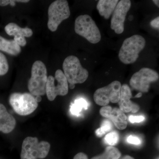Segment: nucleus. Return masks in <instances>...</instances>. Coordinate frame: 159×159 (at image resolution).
Segmentation results:
<instances>
[{
  "label": "nucleus",
  "instance_id": "f257e3e1",
  "mask_svg": "<svg viewBox=\"0 0 159 159\" xmlns=\"http://www.w3.org/2000/svg\"><path fill=\"white\" fill-rule=\"evenodd\" d=\"M146 40L143 36L135 34L127 38L123 42L119 50V57L125 64H131L135 62L139 54L144 49Z\"/></svg>",
  "mask_w": 159,
  "mask_h": 159
},
{
  "label": "nucleus",
  "instance_id": "f03ea898",
  "mask_svg": "<svg viewBox=\"0 0 159 159\" xmlns=\"http://www.w3.org/2000/svg\"><path fill=\"white\" fill-rule=\"evenodd\" d=\"M31 74L28 83L30 93L35 97L45 95L48 79L45 65L41 61H36L32 66Z\"/></svg>",
  "mask_w": 159,
  "mask_h": 159
},
{
  "label": "nucleus",
  "instance_id": "7ed1b4c3",
  "mask_svg": "<svg viewBox=\"0 0 159 159\" xmlns=\"http://www.w3.org/2000/svg\"><path fill=\"white\" fill-rule=\"evenodd\" d=\"M62 68L69 84L83 83L88 78V71L83 67L79 58L74 55L66 57L63 63Z\"/></svg>",
  "mask_w": 159,
  "mask_h": 159
},
{
  "label": "nucleus",
  "instance_id": "20e7f679",
  "mask_svg": "<svg viewBox=\"0 0 159 159\" xmlns=\"http://www.w3.org/2000/svg\"><path fill=\"white\" fill-rule=\"evenodd\" d=\"M51 145L45 141L39 142L35 137H28L23 141L21 159H43L48 156Z\"/></svg>",
  "mask_w": 159,
  "mask_h": 159
},
{
  "label": "nucleus",
  "instance_id": "39448f33",
  "mask_svg": "<svg viewBox=\"0 0 159 159\" xmlns=\"http://www.w3.org/2000/svg\"><path fill=\"white\" fill-rule=\"evenodd\" d=\"M75 31L92 44L101 40V35L99 28L92 17L88 15H80L75 20Z\"/></svg>",
  "mask_w": 159,
  "mask_h": 159
},
{
  "label": "nucleus",
  "instance_id": "423d86ee",
  "mask_svg": "<svg viewBox=\"0 0 159 159\" xmlns=\"http://www.w3.org/2000/svg\"><path fill=\"white\" fill-rule=\"evenodd\" d=\"M48 15V28L51 31L54 32L61 23L70 15L68 2L66 0L54 1L49 6Z\"/></svg>",
  "mask_w": 159,
  "mask_h": 159
},
{
  "label": "nucleus",
  "instance_id": "0eeeda50",
  "mask_svg": "<svg viewBox=\"0 0 159 159\" xmlns=\"http://www.w3.org/2000/svg\"><path fill=\"white\" fill-rule=\"evenodd\" d=\"M9 101L15 111L20 116L30 115L38 106L35 97L29 93H13L10 95Z\"/></svg>",
  "mask_w": 159,
  "mask_h": 159
},
{
  "label": "nucleus",
  "instance_id": "6e6552de",
  "mask_svg": "<svg viewBox=\"0 0 159 159\" xmlns=\"http://www.w3.org/2000/svg\"><path fill=\"white\" fill-rule=\"evenodd\" d=\"M68 91V82L62 70H57L54 77L52 76L48 77L46 94L50 101L54 100L57 96H66Z\"/></svg>",
  "mask_w": 159,
  "mask_h": 159
},
{
  "label": "nucleus",
  "instance_id": "1a4fd4ad",
  "mask_svg": "<svg viewBox=\"0 0 159 159\" xmlns=\"http://www.w3.org/2000/svg\"><path fill=\"white\" fill-rule=\"evenodd\" d=\"M121 86V83L115 80L106 86L98 89L94 94V101L97 105L103 107L108 105L110 102H119Z\"/></svg>",
  "mask_w": 159,
  "mask_h": 159
},
{
  "label": "nucleus",
  "instance_id": "9d476101",
  "mask_svg": "<svg viewBox=\"0 0 159 159\" xmlns=\"http://www.w3.org/2000/svg\"><path fill=\"white\" fill-rule=\"evenodd\" d=\"M159 74L152 69L143 68L132 76L129 84L134 89L142 93L148 92L150 84L158 80Z\"/></svg>",
  "mask_w": 159,
  "mask_h": 159
},
{
  "label": "nucleus",
  "instance_id": "9b49d317",
  "mask_svg": "<svg viewBox=\"0 0 159 159\" xmlns=\"http://www.w3.org/2000/svg\"><path fill=\"white\" fill-rule=\"evenodd\" d=\"M131 6L129 0H121L115 8L111 19V28L117 34H122L124 31L125 17Z\"/></svg>",
  "mask_w": 159,
  "mask_h": 159
},
{
  "label": "nucleus",
  "instance_id": "f8f14e48",
  "mask_svg": "<svg viewBox=\"0 0 159 159\" xmlns=\"http://www.w3.org/2000/svg\"><path fill=\"white\" fill-rule=\"evenodd\" d=\"M99 113L102 117L111 120L118 129L123 130L127 127V117L119 108L106 106L100 109Z\"/></svg>",
  "mask_w": 159,
  "mask_h": 159
},
{
  "label": "nucleus",
  "instance_id": "ddd939ff",
  "mask_svg": "<svg viewBox=\"0 0 159 159\" xmlns=\"http://www.w3.org/2000/svg\"><path fill=\"white\" fill-rule=\"evenodd\" d=\"M6 33L10 36H14V40L20 47H25L27 44L25 37H30L33 31L29 28H22L17 24L10 23L5 27Z\"/></svg>",
  "mask_w": 159,
  "mask_h": 159
},
{
  "label": "nucleus",
  "instance_id": "4468645a",
  "mask_svg": "<svg viewBox=\"0 0 159 159\" xmlns=\"http://www.w3.org/2000/svg\"><path fill=\"white\" fill-rule=\"evenodd\" d=\"M131 98L132 95L130 88L127 84H123L121 86L120 99L118 103L119 109L124 113L129 112L135 113L140 109L138 104L131 101Z\"/></svg>",
  "mask_w": 159,
  "mask_h": 159
},
{
  "label": "nucleus",
  "instance_id": "2eb2a0df",
  "mask_svg": "<svg viewBox=\"0 0 159 159\" xmlns=\"http://www.w3.org/2000/svg\"><path fill=\"white\" fill-rule=\"evenodd\" d=\"M16 125V121L12 115L9 113L6 107L0 103V131L4 134L11 132Z\"/></svg>",
  "mask_w": 159,
  "mask_h": 159
},
{
  "label": "nucleus",
  "instance_id": "dca6fc26",
  "mask_svg": "<svg viewBox=\"0 0 159 159\" xmlns=\"http://www.w3.org/2000/svg\"><path fill=\"white\" fill-rule=\"evenodd\" d=\"M119 2L118 0H99L97 6L99 15L106 20H108Z\"/></svg>",
  "mask_w": 159,
  "mask_h": 159
},
{
  "label": "nucleus",
  "instance_id": "f3484780",
  "mask_svg": "<svg viewBox=\"0 0 159 159\" xmlns=\"http://www.w3.org/2000/svg\"><path fill=\"white\" fill-rule=\"evenodd\" d=\"M0 51L13 56H16L21 51L20 47L14 40H9L0 35Z\"/></svg>",
  "mask_w": 159,
  "mask_h": 159
},
{
  "label": "nucleus",
  "instance_id": "a211bd4d",
  "mask_svg": "<svg viewBox=\"0 0 159 159\" xmlns=\"http://www.w3.org/2000/svg\"><path fill=\"white\" fill-rule=\"evenodd\" d=\"M121 156V153L118 148L109 146L102 154L94 157L91 159H119Z\"/></svg>",
  "mask_w": 159,
  "mask_h": 159
},
{
  "label": "nucleus",
  "instance_id": "6ab92c4d",
  "mask_svg": "<svg viewBox=\"0 0 159 159\" xmlns=\"http://www.w3.org/2000/svg\"><path fill=\"white\" fill-rule=\"evenodd\" d=\"M89 104L85 99L80 98L75 100L74 104L70 106V111L71 114L74 116H80V113L83 109L87 110Z\"/></svg>",
  "mask_w": 159,
  "mask_h": 159
},
{
  "label": "nucleus",
  "instance_id": "aec40b11",
  "mask_svg": "<svg viewBox=\"0 0 159 159\" xmlns=\"http://www.w3.org/2000/svg\"><path fill=\"white\" fill-rule=\"evenodd\" d=\"M112 128V124L109 120L106 119L102 122L101 127L97 129L96 134L97 137H101L107 133Z\"/></svg>",
  "mask_w": 159,
  "mask_h": 159
},
{
  "label": "nucleus",
  "instance_id": "412c9836",
  "mask_svg": "<svg viewBox=\"0 0 159 159\" xmlns=\"http://www.w3.org/2000/svg\"><path fill=\"white\" fill-rule=\"evenodd\" d=\"M105 143L110 146L117 145L119 141V135L116 131H112L107 134L104 138Z\"/></svg>",
  "mask_w": 159,
  "mask_h": 159
},
{
  "label": "nucleus",
  "instance_id": "4be33fe9",
  "mask_svg": "<svg viewBox=\"0 0 159 159\" xmlns=\"http://www.w3.org/2000/svg\"><path fill=\"white\" fill-rule=\"evenodd\" d=\"M9 65L5 55L0 52V76H3L8 73Z\"/></svg>",
  "mask_w": 159,
  "mask_h": 159
},
{
  "label": "nucleus",
  "instance_id": "5701e85b",
  "mask_svg": "<svg viewBox=\"0 0 159 159\" xmlns=\"http://www.w3.org/2000/svg\"><path fill=\"white\" fill-rule=\"evenodd\" d=\"M29 2V0H0V6H7L9 4L11 6H15L16 2L25 3Z\"/></svg>",
  "mask_w": 159,
  "mask_h": 159
},
{
  "label": "nucleus",
  "instance_id": "b1692460",
  "mask_svg": "<svg viewBox=\"0 0 159 159\" xmlns=\"http://www.w3.org/2000/svg\"><path fill=\"white\" fill-rule=\"evenodd\" d=\"M128 143L132 145H139L141 144V140L139 139V137L135 136L134 135L129 136L126 139Z\"/></svg>",
  "mask_w": 159,
  "mask_h": 159
},
{
  "label": "nucleus",
  "instance_id": "393cba45",
  "mask_svg": "<svg viewBox=\"0 0 159 159\" xmlns=\"http://www.w3.org/2000/svg\"><path fill=\"white\" fill-rule=\"evenodd\" d=\"M145 117L143 116H130L129 117V120L131 123H140L145 120Z\"/></svg>",
  "mask_w": 159,
  "mask_h": 159
},
{
  "label": "nucleus",
  "instance_id": "a878e982",
  "mask_svg": "<svg viewBox=\"0 0 159 159\" xmlns=\"http://www.w3.org/2000/svg\"><path fill=\"white\" fill-rule=\"evenodd\" d=\"M150 25L152 27L155 28V29H159V17L158 16L155 19L152 20L150 22Z\"/></svg>",
  "mask_w": 159,
  "mask_h": 159
},
{
  "label": "nucleus",
  "instance_id": "bb28decb",
  "mask_svg": "<svg viewBox=\"0 0 159 159\" xmlns=\"http://www.w3.org/2000/svg\"><path fill=\"white\" fill-rule=\"evenodd\" d=\"M74 159H88V157L85 153L79 152L74 156Z\"/></svg>",
  "mask_w": 159,
  "mask_h": 159
},
{
  "label": "nucleus",
  "instance_id": "cd10ccee",
  "mask_svg": "<svg viewBox=\"0 0 159 159\" xmlns=\"http://www.w3.org/2000/svg\"><path fill=\"white\" fill-rule=\"evenodd\" d=\"M120 159H134L133 157L130 156L126 155L123 157L122 158Z\"/></svg>",
  "mask_w": 159,
  "mask_h": 159
},
{
  "label": "nucleus",
  "instance_id": "c85d7f7f",
  "mask_svg": "<svg viewBox=\"0 0 159 159\" xmlns=\"http://www.w3.org/2000/svg\"><path fill=\"white\" fill-rule=\"evenodd\" d=\"M35 99H36V101H37V102H40L42 100L41 97L40 96H36V97H35Z\"/></svg>",
  "mask_w": 159,
  "mask_h": 159
},
{
  "label": "nucleus",
  "instance_id": "c756f323",
  "mask_svg": "<svg viewBox=\"0 0 159 159\" xmlns=\"http://www.w3.org/2000/svg\"><path fill=\"white\" fill-rule=\"evenodd\" d=\"M153 2L158 7H159V1L158 0H153Z\"/></svg>",
  "mask_w": 159,
  "mask_h": 159
},
{
  "label": "nucleus",
  "instance_id": "7c9ffc66",
  "mask_svg": "<svg viewBox=\"0 0 159 159\" xmlns=\"http://www.w3.org/2000/svg\"><path fill=\"white\" fill-rule=\"evenodd\" d=\"M75 87V84H69V88L70 89H74Z\"/></svg>",
  "mask_w": 159,
  "mask_h": 159
},
{
  "label": "nucleus",
  "instance_id": "2f4dec72",
  "mask_svg": "<svg viewBox=\"0 0 159 159\" xmlns=\"http://www.w3.org/2000/svg\"><path fill=\"white\" fill-rule=\"evenodd\" d=\"M142 93H138V94H137L136 96H135V98H140V97H142Z\"/></svg>",
  "mask_w": 159,
  "mask_h": 159
},
{
  "label": "nucleus",
  "instance_id": "473e14b6",
  "mask_svg": "<svg viewBox=\"0 0 159 159\" xmlns=\"http://www.w3.org/2000/svg\"></svg>",
  "mask_w": 159,
  "mask_h": 159
}]
</instances>
